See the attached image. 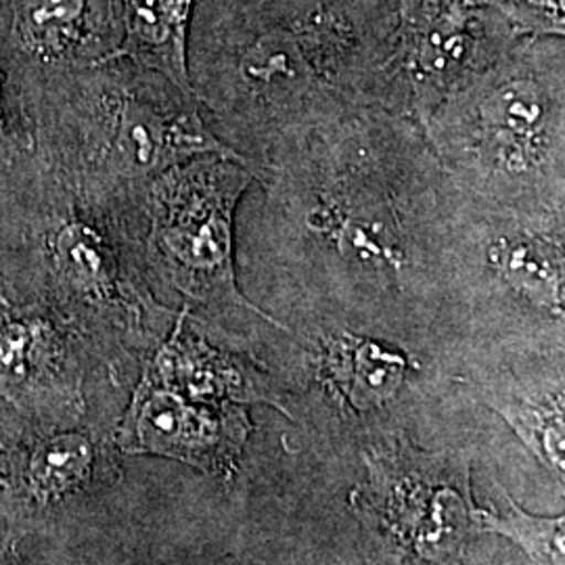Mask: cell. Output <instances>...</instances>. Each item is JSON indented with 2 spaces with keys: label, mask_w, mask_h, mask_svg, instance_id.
Instances as JSON below:
<instances>
[{
  "label": "cell",
  "mask_w": 565,
  "mask_h": 565,
  "mask_svg": "<svg viewBox=\"0 0 565 565\" xmlns=\"http://www.w3.org/2000/svg\"><path fill=\"white\" fill-rule=\"evenodd\" d=\"M343 252L361 263L394 264L401 260L392 245H385L369 224L348 223L342 231Z\"/></svg>",
  "instance_id": "16"
},
{
  "label": "cell",
  "mask_w": 565,
  "mask_h": 565,
  "mask_svg": "<svg viewBox=\"0 0 565 565\" xmlns=\"http://www.w3.org/2000/svg\"><path fill=\"white\" fill-rule=\"evenodd\" d=\"M9 46L13 84L97 65L105 57L93 0H11Z\"/></svg>",
  "instance_id": "5"
},
{
  "label": "cell",
  "mask_w": 565,
  "mask_h": 565,
  "mask_svg": "<svg viewBox=\"0 0 565 565\" xmlns=\"http://www.w3.org/2000/svg\"><path fill=\"white\" fill-rule=\"evenodd\" d=\"M247 184L221 153L177 163L149 184V263L186 300L233 303L277 321L239 296L233 270V210Z\"/></svg>",
  "instance_id": "2"
},
{
  "label": "cell",
  "mask_w": 565,
  "mask_h": 565,
  "mask_svg": "<svg viewBox=\"0 0 565 565\" xmlns=\"http://www.w3.org/2000/svg\"><path fill=\"white\" fill-rule=\"evenodd\" d=\"M252 431L235 404H205L142 373L118 431L126 452H151L200 467L207 473L235 469Z\"/></svg>",
  "instance_id": "3"
},
{
  "label": "cell",
  "mask_w": 565,
  "mask_h": 565,
  "mask_svg": "<svg viewBox=\"0 0 565 565\" xmlns=\"http://www.w3.org/2000/svg\"><path fill=\"white\" fill-rule=\"evenodd\" d=\"M492 263L527 300L553 312L562 310L564 279L562 264L543 243L507 239L492 252Z\"/></svg>",
  "instance_id": "11"
},
{
  "label": "cell",
  "mask_w": 565,
  "mask_h": 565,
  "mask_svg": "<svg viewBox=\"0 0 565 565\" xmlns=\"http://www.w3.org/2000/svg\"><path fill=\"white\" fill-rule=\"evenodd\" d=\"M145 373L158 382L170 385L186 398L205 404H235L245 401H264L268 392L254 384L233 361L221 352L184 331V317L179 319L174 333L156 352Z\"/></svg>",
  "instance_id": "7"
},
{
  "label": "cell",
  "mask_w": 565,
  "mask_h": 565,
  "mask_svg": "<svg viewBox=\"0 0 565 565\" xmlns=\"http://www.w3.org/2000/svg\"><path fill=\"white\" fill-rule=\"evenodd\" d=\"M509 509H482V532L501 534L520 546L536 565H565V520L530 515L505 494Z\"/></svg>",
  "instance_id": "14"
},
{
  "label": "cell",
  "mask_w": 565,
  "mask_h": 565,
  "mask_svg": "<svg viewBox=\"0 0 565 565\" xmlns=\"http://www.w3.org/2000/svg\"><path fill=\"white\" fill-rule=\"evenodd\" d=\"M74 329L41 302L0 312V401L41 422H63L82 404Z\"/></svg>",
  "instance_id": "4"
},
{
  "label": "cell",
  "mask_w": 565,
  "mask_h": 565,
  "mask_svg": "<svg viewBox=\"0 0 565 565\" xmlns=\"http://www.w3.org/2000/svg\"><path fill=\"white\" fill-rule=\"evenodd\" d=\"M488 404L520 436L527 450L546 469L564 480V396H525V394H492Z\"/></svg>",
  "instance_id": "10"
},
{
  "label": "cell",
  "mask_w": 565,
  "mask_h": 565,
  "mask_svg": "<svg viewBox=\"0 0 565 565\" xmlns=\"http://www.w3.org/2000/svg\"><path fill=\"white\" fill-rule=\"evenodd\" d=\"M13 303H15L13 287H11V282L7 281V277H4L2 270H0V312L9 310Z\"/></svg>",
  "instance_id": "17"
},
{
  "label": "cell",
  "mask_w": 565,
  "mask_h": 565,
  "mask_svg": "<svg viewBox=\"0 0 565 565\" xmlns=\"http://www.w3.org/2000/svg\"><path fill=\"white\" fill-rule=\"evenodd\" d=\"M193 4L195 0H120L121 39L102 63L132 61L191 99L186 41Z\"/></svg>",
  "instance_id": "6"
},
{
  "label": "cell",
  "mask_w": 565,
  "mask_h": 565,
  "mask_svg": "<svg viewBox=\"0 0 565 565\" xmlns=\"http://www.w3.org/2000/svg\"><path fill=\"white\" fill-rule=\"evenodd\" d=\"M350 503L385 565H461L482 532L465 450L429 452L408 438L377 445Z\"/></svg>",
  "instance_id": "1"
},
{
  "label": "cell",
  "mask_w": 565,
  "mask_h": 565,
  "mask_svg": "<svg viewBox=\"0 0 565 565\" xmlns=\"http://www.w3.org/2000/svg\"><path fill=\"white\" fill-rule=\"evenodd\" d=\"M97 446L82 431H60L39 440L23 469L30 497L39 505L57 503L93 480Z\"/></svg>",
  "instance_id": "9"
},
{
  "label": "cell",
  "mask_w": 565,
  "mask_h": 565,
  "mask_svg": "<svg viewBox=\"0 0 565 565\" xmlns=\"http://www.w3.org/2000/svg\"><path fill=\"white\" fill-rule=\"evenodd\" d=\"M546 107L541 90L532 82H509L499 86L484 103L482 118L503 141L515 145V156L524 160L525 145L539 141L545 126Z\"/></svg>",
  "instance_id": "13"
},
{
  "label": "cell",
  "mask_w": 565,
  "mask_h": 565,
  "mask_svg": "<svg viewBox=\"0 0 565 565\" xmlns=\"http://www.w3.org/2000/svg\"><path fill=\"white\" fill-rule=\"evenodd\" d=\"M7 446H4V438H2V434H0V486L4 482V465H7V450H4Z\"/></svg>",
  "instance_id": "18"
},
{
  "label": "cell",
  "mask_w": 565,
  "mask_h": 565,
  "mask_svg": "<svg viewBox=\"0 0 565 565\" xmlns=\"http://www.w3.org/2000/svg\"><path fill=\"white\" fill-rule=\"evenodd\" d=\"M327 375L345 403L371 411L387 403L404 382L406 359L380 342L343 335L329 343Z\"/></svg>",
  "instance_id": "8"
},
{
  "label": "cell",
  "mask_w": 565,
  "mask_h": 565,
  "mask_svg": "<svg viewBox=\"0 0 565 565\" xmlns=\"http://www.w3.org/2000/svg\"><path fill=\"white\" fill-rule=\"evenodd\" d=\"M422 2V0H419ZM425 7V20L415 18L413 51L422 70L429 76H446L463 63L471 51V36L465 28L459 2H443L438 9Z\"/></svg>",
  "instance_id": "12"
},
{
  "label": "cell",
  "mask_w": 565,
  "mask_h": 565,
  "mask_svg": "<svg viewBox=\"0 0 565 565\" xmlns=\"http://www.w3.org/2000/svg\"><path fill=\"white\" fill-rule=\"evenodd\" d=\"M32 121L18 88L0 67V179L34 156Z\"/></svg>",
  "instance_id": "15"
}]
</instances>
